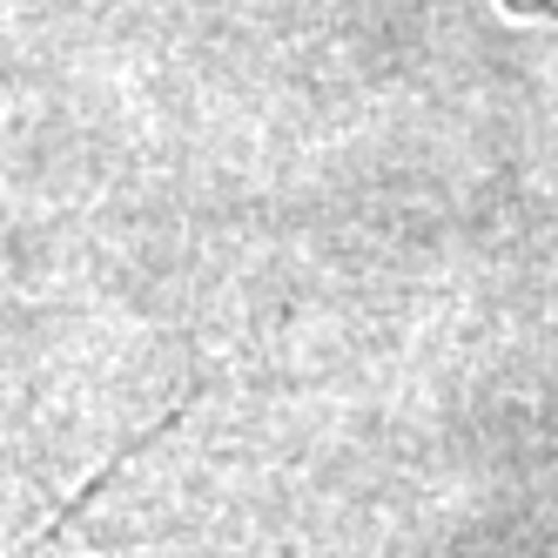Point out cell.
Segmentation results:
<instances>
[{"label":"cell","instance_id":"obj_1","mask_svg":"<svg viewBox=\"0 0 558 558\" xmlns=\"http://www.w3.org/2000/svg\"><path fill=\"white\" fill-rule=\"evenodd\" d=\"M511 8H525V14H538V21L558 27V0H511Z\"/></svg>","mask_w":558,"mask_h":558}]
</instances>
